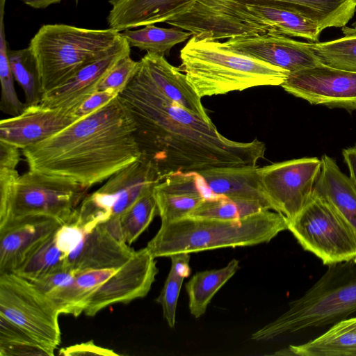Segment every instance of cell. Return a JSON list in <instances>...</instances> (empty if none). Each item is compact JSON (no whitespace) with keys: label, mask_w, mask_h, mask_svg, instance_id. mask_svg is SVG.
Wrapping results in <instances>:
<instances>
[{"label":"cell","mask_w":356,"mask_h":356,"mask_svg":"<svg viewBox=\"0 0 356 356\" xmlns=\"http://www.w3.org/2000/svg\"><path fill=\"white\" fill-rule=\"evenodd\" d=\"M321 160L313 193L324 198L356 234V189L334 159L324 154Z\"/></svg>","instance_id":"obj_23"},{"label":"cell","mask_w":356,"mask_h":356,"mask_svg":"<svg viewBox=\"0 0 356 356\" xmlns=\"http://www.w3.org/2000/svg\"><path fill=\"white\" fill-rule=\"evenodd\" d=\"M220 44L232 51L264 61L289 73L319 63L307 42L277 33L231 38Z\"/></svg>","instance_id":"obj_14"},{"label":"cell","mask_w":356,"mask_h":356,"mask_svg":"<svg viewBox=\"0 0 356 356\" xmlns=\"http://www.w3.org/2000/svg\"><path fill=\"white\" fill-rule=\"evenodd\" d=\"M77 119L72 111L40 104L26 106L18 115L0 122V141L24 149L59 132Z\"/></svg>","instance_id":"obj_16"},{"label":"cell","mask_w":356,"mask_h":356,"mask_svg":"<svg viewBox=\"0 0 356 356\" xmlns=\"http://www.w3.org/2000/svg\"><path fill=\"white\" fill-rule=\"evenodd\" d=\"M140 60L165 96L206 122L212 123L202 104L201 97L179 67L170 64L163 56L154 53L147 52Z\"/></svg>","instance_id":"obj_21"},{"label":"cell","mask_w":356,"mask_h":356,"mask_svg":"<svg viewBox=\"0 0 356 356\" xmlns=\"http://www.w3.org/2000/svg\"><path fill=\"white\" fill-rule=\"evenodd\" d=\"M63 356L75 355H103L118 356L114 350L96 345L92 340L72 345L61 348L58 353Z\"/></svg>","instance_id":"obj_39"},{"label":"cell","mask_w":356,"mask_h":356,"mask_svg":"<svg viewBox=\"0 0 356 356\" xmlns=\"http://www.w3.org/2000/svg\"><path fill=\"white\" fill-rule=\"evenodd\" d=\"M239 268V261L232 259L225 266L200 271L186 284L188 307L195 318L202 316L215 294L231 279Z\"/></svg>","instance_id":"obj_26"},{"label":"cell","mask_w":356,"mask_h":356,"mask_svg":"<svg viewBox=\"0 0 356 356\" xmlns=\"http://www.w3.org/2000/svg\"><path fill=\"white\" fill-rule=\"evenodd\" d=\"M153 188L147 191L119 217L122 239L129 245L140 236L158 214Z\"/></svg>","instance_id":"obj_32"},{"label":"cell","mask_w":356,"mask_h":356,"mask_svg":"<svg viewBox=\"0 0 356 356\" xmlns=\"http://www.w3.org/2000/svg\"><path fill=\"white\" fill-rule=\"evenodd\" d=\"M140 60L127 55L122 57L107 73L97 86V90H110L120 94L137 72Z\"/></svg>","instance_id":"obj_35"},{"label":"cell","mask_w":356,"mask_h":356,"mask_svg":"<svg viewBox=\"0 0 356 356\" xmlns=\"http://www.w3.org/2000/svg\"><path fill=\"white\" fill-rule=\"evenodd\" d=\"M300 246L324 265L355 261L356 234L322 197L312 193L288 229Z\"/></svg>","instance_id":"obj_8"},{"label":"cell","mask_w":356,"mask_h":356,"mask_svg":"<svg viewBox=\"0 0 356 356\" xmlns=\"http://www.w3.org/2000/svg\"><path fill=\"white\" fill-rule=\"evenodd\" d=\"M76 271L65 268L30 282L56 304L73 282Z\"/></svg>","instance_id":"obj_37"},{"label":"cell","mask_w":356,"mask_h":356,"mask_svg":"<svg viewBox=\"0 0 356 356\" xmlns=\"http://www.w3.org/2000/svg\"><path fill=\"white\" fill-rule=\"evenodd\" d=\"M257 166L215 168L199 174L215 196L254 200L272 207L259 182Z\"/></svg>","instance_id":"obj_22"},{"label":"cell","mask_w":356,"mask_h":356,"mask_svg":"<svg viewBox=\"0 0 356 356\" xmlns=\"http://www.w3.org/2000/svg\"><path fill=\"white\" fill-rule=\"evenodd\" d=\"M60 312L33 283L14 273L0 275V316L54 352L61 341Z\"/></svg>","instance_id":"obj_9"},{"label":"cell","mask_w":356,"mask_h":356,"mask_svg":"<svg viewBox=\"0 0 356 356\" xmlns=\"http://www.w3.org/2000/svg\"><path fill=\"white\" fill-rule=\"evenodd\" d=\"M19 148L0 141V167L17 168L20 161Z\"/></svg>","instance_id":"obj_40"},{"label":"cell","mask_w":356,"mask_h":356,"mask_svg":"<svg viewBox=\"0 0 356 356\" xmlns=\"http://www.w3.org/2000/svg\"><path fill=\"white\" fill-rule=\"evenodd\" d=\"M356 312V261L328 266L327 270L275 321L254 332L251 339L268 341L312 327L334 324Z\"/></svg>","instance_id":"obj_5"},{"label":"cell","mask_w":356,"mask_h":356,"mask_svg":"<svg viewBox=\"0 0 356 356\" xmlns=\"http://www.w3.org/2000/svg\"><path fill=\"white\" fill-rule=\"evenodd\" d=\"M342 155L348 168L349 178L356 189V145L343 149Z\"/></svg>","instance_id":"obj_42"},{"label":"cell","mask_w":356,"mask_h":356,"mask_svg":"<svg viewBox=\"0 0 356 356\" xmlns=\"http://www.w3.org/2000/svg\"><path fill=\"white\" fill-rule=\"evenodd\" d=\"M171 266L170 271L179 275L184 278L189 276L191 268L189 261L191 259L189 253H179L170 257Z\"/></svg>","instance_id":"obj_41"},{"label":"cell","mask_w":356,"mask_h":356,"mask_svg":"<svg viewBox=\"0 0 356 356\" xmlns=\"http://www.w3.org/2000/svg\"><path fill=\"white\" fill-rule=\"evenodd\" d=\"M305 17L321 31L343 28L356 12V0H266Z\"/></svg>","instance_id":"obj_25"},{"label":"cell","mask_w":356,"mask_h":356,"mask_svg":"<svg viewBox=\"0 0 356 356\" xmlns=\"http://www.w3.org/2000/svg\"><path fill=\"white\" fill-rule=\"evenodd\" d=\"M55 232L33 250L14 273L33 281L67 268V257L56 243Z\"/></svg>","instance_id":"obj_27"},{"label":"cell","mask_w":356,"mask_h":356,"mask_svg":"<svg viewBox=\"0 0 356 356\" xmlns=\"http://www.w3.org/2000/svg\"><path fill=\"white\" fill-rule=\"evenodd\" d=\"M119 97L136 126L141 159L149 161L161 181L176 173L215 168L257 166L265 144L257 138L236 142L165 96L140 60L139 68Z\"/></svg>","instance_id":"obj_1"},{"label":"cell","mask_w":356,"mask_h":356,"mask_svg":"<svg viewBox=\"0 0 356 356\" xmlns=\"http://www.w3.org/2000/svg\"><path fill=\"white\" fill-rule=\"evenodd\" d=\"M321 165L316 157H304L259 168L261 188L272 209L293 220L312 195Z\"/></svg>","instance_id":"obj_11"},{"label":"cell","mask_w":356,"mask_h":356,"mask_svg":"<svg viewBox=\"0 0 356 356\" xmlns=\"http://www.w3.org/2000/svg\"><path fill=\"white\" fill-rule=\"evenodd\" d=\"M127 41L122 38L105 55L88 64L65 82L42 95L40 104L44 107L74 111L97 91V86L107 73L124 56L130 54Z\"/></svg>","instance_id":"obj_15"},{"label":"cell","mask_w":356,"mask_h":356,"mask_svg":"<svg viewBox=\"0 0 356 356\" xmlns=\"http://www.w3.org/2000/svg\"><path fill=\"white\" fill-rule=\"evenodd\" d=\"M25 4L34 8H45L52 4L60 3L62 0H20Z\"/></svg>","instance_id":"obj_43"},{"label":"cell","mask_w":356,"mask_h":356,"mask_svg":"<svg viewBox=\"0 0 356 356\" xmlns=\"http://www.w3.org/2000/svg\"><path fill=\"white\" fill-rule=\"evenodd\" d=\"M198 0H108L109 28L118 32L166 22L189 9Z\"/></svg>","instance_id":"obj_20"},{"label":"cell","mask_w":356,"mask_h":356,"mask_svg":"<svg viewBox=\"0 0 356 356\" xmlns=\"http://www.w3.org/2000/svg\"><path fill=\"white\" fill-rule=\"evenodd\" d=\"M286 229L287 218L271 209L234 220L186 216L161 223L146 247L155 258L170 257L179 253L266 243Z\"/></svg>","instance_id":"obj_3"},{"label":"cell","mask_w":356,"mask_h":356,"mask_svg":"<svg viewBox=\"0 0 356 356\" xmlns=\"http://www.w3.org/2000/svg\"><path fill=\"white\" fill-rule=\"evenodd\" d=\"M74 1H75L76 4H77L79 2V0H74Z\"/></svg>","instance_id":"obj_44"},{"label":"cell","mask_w":356,"mask_h":356,"mask_svg":"<svg viewBox=\"0 0 356 356\" xmlns=\"http://www.w3.org/2000/svg\"><path fill=\"white\" fill-rule=\"evenodd\" d=\"M161 181L148 161L140 159L112 175L95 192L88 194L77 209L74 220L90 230L108 220L119 218L147 191Z\"/></svg>","instance_id":"obj_10"},{"label":"cell","mask_w":356,"mask_h":356,"mask_svg":"<svg viewBox=\"0 0 356 356\" xmlns=\"http://www.w3.org/2000/svg\"><path fill=\"white\" fill-rule=\"evenodd\" d=\"M6 0L0 1V81L1 101L0 109L2 112L16 116L19 115L26 108V104L19 99L14 87L13 75L8 55L3 16Z\"/></svg>","instance_id":"obj_34"},{"label":"cell","mask_w":356,"mask_h":356,"mask_svg":"<svg viewBox=\"0 0 356 356\" xmlns=\"http://www.w3.org/2000/svg\"><path fill=\"white\" fill-rule=\"evenodd\" d=\"M265 209H269L258 200L218 196L202 200L187 216L234 220Z\"/></svg>","instance_id":"obj_29"},{"label":"cell","mask_w":356,"mask_h":356,"mask_svg":"<svg viewBox=\"0 0 356 356\" xmlns=\"http://www.w3.org/2000/svg\"><path fill=\"white\" fill-rule=\"evenodd\" d=\"M161 223L186 217L212 193L197 172L168 176L153 188Z\"/></svg>","instance_id":"obj_18"},{"label":"cell","mask_w":356,"mask_h":356,"mask_svg":"<svg viewBox=\"0 0 356 356\" xmlns=\"http://www.w3.org/2000/svg\"><path fill=\"white\" fill-rule=\"evenodd\" d=\"M134 251L99 224L90 230L83 229L82 237L67 257V268L75 270L118 268Z\"/></svg>","instance_id":"obj_19"},{"label":"cell","mask_w":356,"mask_h":356,"mask_svg":"<svg viewBox=\"0 0 356 356\" xmlns=\"http://www.w3.org/2000/svg\"><path fill=\"white\" fill-rule=\"evenodd\" d=\"M184 279V277L169 271L160 295L156 300L161 305L163 318L171 328L175 325L177 305Z\"/></svg>","instance_id":"obj_36"},{"label":"cell","mask_w":356,"mask_h":356,"mask_svg":"<svg viewBox=\"0 0 356 356\" xmlns=\"http://www.w3.org/2000/svg\"><path fill=\"white\" fill-rule=\"evenodd\" d=\"M122 38L113 29H93L45 24L31 40L43 94L105 55Z\"/></svg>","instance_id":"obj_6"},{"label":"cell","mask_w":356,"mask_h":356,"mask_svg":"<svg viewBox=\"0 0 356 356\" xmlns=\"http://www.w3.org/2000/svg\"><path fill=\"white\" fill-rule=\"evenodd\" d=\"M120 34L129 46L138 48L147 53L168 56L171 49L178 43L184 42L192 34L180 29L161 28L154 24L145 26L138 30L127 29Z\"/></svg>","instance_id":"obj_28"},{"label":"cell","mask_w":356,"mask_h":356,"mask_svg":"<svg viewBox=\"0 0 356 356\" xmlns=\"http://www.w3.org/2000/svg\"><path fill=\"white\" fill-rule=\"evenodd\" d=\"M344 36L325 42H307L318 63L331 67L356 72V29Z\"/></svg>","instance_id":"obj_30"},{"label":"cell","mask_w":356,"mask_h":356,"mask_svg":"<svg viewBox=\"0 0 356 356\" xmlns=\"http://www.w3.org/2000/svg\"><path fill=\"white\" fill-rule=\"evenodd\" d=\"M135 131L131 115L117 96L22 152L29 170L90 188L141 158Z\"/></svg>","instance_id":"obj_2"},{"label":"cell","mask_w":356,"mask_h":356,"mask_svg":"<svg viewBox=\"0 0 356 356\" xmlns=\"http://www.w3.org/2000/svg\"><path fill=\"white\" fill-rule=\"evenodd\" d=\"M118 95L119 93L110 90H97L73 111L72 114L77 120L86 118L104 107Z\"/></svg>","instance_id":"obj_38"},{"label":"cell","mask_w":356,"mask_h":356,"mask_svg":"<svg viewBox=\"0 0 356 356\" xmlns=\"http://www.w3.org/2000/svg\"><path fill=\"white\" fill-rule=\"evenodd\" d=\"M8 55L14 79L24 90L26 106L39 104L42 93L36 59L31 47L8 49Z\"/></svg>","instance_id":"obj_31"},{"label":"cell","mask_w":356,"mask_h":356,"mask_svg":"<svg viewBox=\"0 0 356 356\" xmlns=\"http://www.w3.org/2000/svg\"><path fill=\"white\" fill-rule=\"evenodd\" d=\"M184 72L200 97L262 86H281L289 72L223 47L220 42L192 35L180 51Z\"/></svg>","instance_id":"obj_4"},{"label":"cell","mask_w":356,"mask_h":356,"mask_svg":"<svg viewBox=\"0 0 356 356\" xmlns=\"http://www.w3.org/2000/svg\"><path fill=\"white\" fill-rule=\"evenodd\" d=\"M280 86L312 104L356 111V72L318 63L289 73Z\"/></svg>","instance_id":"obj_12"},{"label":"cell","mask_w":356,"mask_h":356,"mask_svg":"<svg viewBox=\"0 0 356 356\" xmlns=\"http://www.w3.org/2000/svg\"><path fill=\"white\" fill-rule=\"evenodd\" d=\"M88 189L68 179L29 170L19 176L10 192L0 195V225L35 216L70 222Z\"/></svg>","instance_id":"obj_7"},{"label":"cell","mask_w":356,"mask_h":356,"mask_svg":"<svg viewBox=\"0 0 356 356\" xmlns=\"http://www.w3.org/2000/svg\"><path fill=\"white\" fill-rule=\"evenodd\" d=\"M159 272L155 257L147 247L132 256L88 298L83 313L94 316L108 306L127 304L144 298L151 289Z\"/></svg>","instance_id":"obj_13"},{"label":"cell","mask_w":356,"mask_h":356,"mask_svg":"<svg viewBox=\"0 0 356 356\" xmlns=\"http://www.w3.org/2000/svg\"><path fill=\"white\" fill-rule=\"evenodd\" d=\"M1 356H53L54 352L43 346L22 328L0 316Z\"/></svg>","instance_id":"obj_33"},{"label":"cell","mask_w":356,"mask_h":356,"mask_svg":"<svg viewBox=\"0 0 356 356\" xmlns=\"http://www.w3.org/2000/svg\"><path fill=\"white\" fill-rule=\"evenodd\" d=\"M62 225L55 218L35 216L0 225V275L14 273L31 252Z\"/></svg>","instance_id":"obj_17"},{"label":"cell","mask_w":356,"mask_h":356,"mask_svg":"<svg viewBox=\"0 0 356 356\" xmlns=\"http://www.w3.org/2000/svg\"><path fill=\"white\" fill-rule=\"evenodd\" d=\"M275 355L356 356V317L341 319L319 337L302 344L290 345Z\"/></svg>","instance_id":"obj_24"}]
</instances>
